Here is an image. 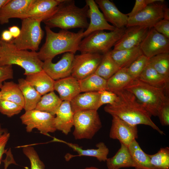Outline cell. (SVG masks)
Wrapping results in <instances>:
<instances>
[{
  "mask_svg": "<svg viewBox=\"0 0 169 169\" xmlns=\"http://www.w3.org/2000/svg\"><path fill=\"white\" fill-rule=\"evenodd\" d=\"M114 93L117 95L118 99L113 105H107L105 107L106 112L130 125H149L160 134H164L153 122L151 115L133 94L125 89Z\"/></svg>",
  "mask_w": 169,
  "mask_h": 169,
  "instance_id": "1",
  "label": "cell"
},
{
  "mask_svg": "<svg viewBox=\"0 0 169 169\" xmlns=\"http://www.w3.org/2000/svg\"><path fill=\"white\" fill-rule=\"evenodd\" d=\"M45 42L38 52L39 59L44 62L52 60L56 55L70 52L75 54L78 51L79 44L83 38L84 29L77 33L61 29L58 33L45 26Z\"/></svg>",
  "mask_w": 169,
  "mask_h": 169,
  "instance_id": "2",
  "label": "cell"
},
{
  "mask_svg": "<svg viewBox=\"0 0 169 169\" xmlns=\"http://www.w3.org/2000/svg\"><path fill=\"white\" fill-rule=\"evenodd\" d=\"M88 7L77 6L73 0H63L53 14L43 22L50 28L57 27L61 29L79 28L87 29L89 25Z\"/></svg>",
  "mask_w": 169,
  "mask_h": 169,
  "instance_id": "3",
  "label": "cell"
},
{
  "mask_svg": "<svg viewBox=\"0 0 169 169\" xmlns=\"http://www.w3.org/2000/svg\"><path fill=\"white\" fill-rule=\"evenodd\" d=\"M43 62L38 52L17 48L11 42L0 41V66L16 64L24 69V75L43 70Z\"/></svg>",
  "mask_w": 169,
  "mask_h": 169,
  "instance_id": "4",
  "label": "cell"
},
{
  "mask_svg": "<svg viewBox=\"0 0 169 169\" xmlns=\"http://www.w3.org/2000/svg\"><path fill=\"white\" fill-rule=\"evenodd\" d=\"M124 89L133 94L151 116H157L162 105L169 100L163 89L152 86L138 79L133 80Z\"/></svg>",
  "mask_w": 169,
  "mask_h": 169,
  "instance_id": "5",
  "label": "cell"
},
{
  "mask_svg": "<svg viewBox=\"0 0 169 169\" xmlns=\"http://www.w3.org/2000/svg\"><path fill=\"white\" fill-rule=\"evenodd\" d=\"M126 28L115 29L109 32L104 30L93 32L82 39L78 51L81 53L104 54L110 49L121 38Z\"/></svg>",
  "mask_w": 169,
  "mask_h": 169,
  "instance_id": "6",
  "label": "cell"
},
{
  "mask_svg": "<svg viewBox=\"0 0 169 169\" xmlns=\"http://www.w3.org/2000/svg\"><path fill=\"white\" fill-rule=\"evenodd\" d=\"M39 19L28 17L22 19L20 33L11 41L18 49L36 51L43 37L44 33Z\"/></svg>",
  "mask_w": 169,
  "mask_h": 169,
  "instance_id": "7",
  "label": "cell"
},
{
  "mask_svg": "<svg viewBox=\"0 0 169 169\" xmlns=\"http://www.w3.org/2000/svg\"><path fill=\"white\" fill-rule=\"evenodd\" d=\"M73 135L76 139H91L102 127L96 110H87L75 112L74 116Z\"/></svg>",
  "mask_w": 169,
  "mask_h": 169,
  "instance_id": "8",
  "label": "cell"
},
{
  "mask_svg": "<svg viewBox=\"0 0 169 169\" xmlns=\"http://www.w3.org/2000/svg\"><path fill=\"white\" fill-rule=\"evenodd\" d=\"M163 2L151 4L134 16L129 18L126 27L137 25L150 29L162 19L169 20V9Z\"/></svg>",
  "mask_w": 169,
  "mask_h": 169,
  "instance_id": "9",
  "label": "cell"
},
{
  "mask_svg": "<svg viewBox=\"0 0 169 169\" xmlns=\"http://www.w3.org/2000/svg\"><path fill=\"white\" fill-rule=\"evenodd\" d=\"M55 115L36 109L25 111L20 118L22 123L26 125V131L30 132L36 128L44 135L57 130L55 125Z\"/></svg>",
  "mask_w": 169,
  "mask_h": 169,
  "instance_id": "10",
  "label": "cell"
},
{
  "mask_svg": "<svg viewBox=\"0 0 169 169\" xmlns=\"http://www.w3.org/2000/svg\"><path fill=\"white\" fill-rule=\"evenodd\" d=\"M103 56L100 54L88 53L74 55L71 76L79 80L95 73Z\"/></svg>",
  "mask_w": 169,
  "mask_h": 169,
  "instance_id": "11",
  "label": "cell"
},
{
  "mask_svg": "<svg viewBox=\"0 0 169 169\" xmlns=\"http://www.w3.org/2000/svg\"><path fill=\"white\" fill-rule=\"evenodd\" d=\"M140 47L143 54L150 59L161 54L169 53V39L152 28Z\"/></svg>",
  "mask_w": 169,
  "mask_h": 169,
  "instance_id": "12",
  "label": "cell"
},
{
  "mask_svg": "<svg viewBox=\"0 0 169 169\" xmlns=\"http://www.w3.org/2000/svg\"><path fill=\"white\" fill-rule=\"evenodd\" d=\"M74 54L67 52L63 54L56 63L52 60L43 62V70L54 80H59L71 75L72 63Z\"/></svg>",
  "mask_w": 169,
  "mask_h": 169,
  "instance_id": "13",
  "label": "cell"
},
{
  "mask_svg": "<svg viewBox=\"0 0 169 169\" xmlns=\"http://www.w3.org/2000/svg\"><path fill=\"white\" fill-rule=\"evenodd\" d=\"M112 125L109 136L118 140L120 143L128 147L138 137L137 125H130L116 116H112Z\"/></svg>",
  "mask_w": 169,
  "mask_h": 169,
  "instance_id": "14",
  "label": "cell"
},
{
  "mask_svg": "<svg viewBox=\"0 0 169 169\" xmlns=\"http://www.w3.org/2000/svg\"><path fill=\"white\" fill-rule=\"evenodd\" d=\"M150 28L141 26L126 27L121 38L115 44L113 49H129L140 45Z\"/></svg>",
  "mask_w": 169,
  "mask_h": 169,
  "instance_id": "15",
  "label": "cell"
},
{
  "mask_svg": "<svg viewBox=\"0 0 169 169\" xmlns=\"http://www.w3.org/2000/svg\"><path fill=\"white\" fill-rule=\"evenodd\" d=\"M85 1L89 8L88 15L90 22L88 27L83 33V38L96 31L108 30L111 31L115 29V27L106 20L95 1L86 0Z\"/></svg>",
  "mask_w": 169,
  "mask_h": 169,
  "instance_id": "16",
  "label": "cell"
},
{
  "mask_svg": "<svg viewBox=\"0 0 169 169\" xmlns=\"http://www.w3.org/2000/svg\"><path fill=\"white\" fill-rule=\"evenodd\" d=\"M63 0H34L26 12L23 19L33 18L43 22L53 14Z\"/></svg>",
  "mask_w": 169,
  "mask_h": 169,
  "instance_id": "17",
  "label": "cell"
},
{
  "mask_svg": "<svg viewBox=\"0 0 169 169\" xmlns=\"http://www.w3.org/2000/svg\"><path fill=\"white\" fill-rule=\"evenodd\" d=\"M34 0H9L0 8V24L8 23L9 19H23L28 7Z\"/></svg>",
  "mask_w": 169,
  "mask_h": 169,
  "instance_id": "18",
  "label": "cell"
},
{
  "mask_svg": "<svg viewBox=\"0 0 169 169\" xmlns=\"http://www.w3.org/2000/svg\"><path fill=\"white\" fill-rule=\"evenodd\" d=\"M95 1L107 22L118 28L126 26L128 16L127 14L121 13L113 2L109 0H95Z\"/></svg>",
  "mask_w": 169,
  "mask_h": 169,
  "instance_id": "19",
  "label": "cell"
},
{
  "mask_svg": "<svg viewBox=\"0 0 169 169\" xmlns=\"http://www.w3.org/2000/svg\"><path fill=\"white\" fill-rule=\"evenodd\" d=\"M54 90L62 101L70 102L81 92L78 80L71 75L55 80Z\"/></svg>",
  "mask_w": 169,
  "mask_h": 169,
  "instance_id": "20",
  "label": "cell"
},
{
  "mask_svg": "<svg viewBox=\"0 0 169 169\" xmlns=\"http://www.w3.org/2000/svg\"><path fill=\"white\" fill-rule=\"evenodd\" d=\"M74 114L70 102L62 101L55 117L54 123L56 130L67 135L73 126Z\"/></svg>",
  "mask_w": 169,
  "mask_h": 169,
  "instance_id": "21",
  "label": "cell"
},
{
  "mask_svg": "<svg viewBox=\"0 0 169 169\" xmlns=\"http://www.w3.org/2000/svg\"><path fill=\"white\" fill-rule=\"evenodd\" d=\"M99 92H89L80 93L70 102L72 111L74 113L84 110H97L99 108Z\"/></svg>",
  "mask_w": 169,
  "mask_h": 169,
  "instance_id": "22",
  "label": "cell"
},
{
  "mask_svg": "<svg viewBox=\"0 0 169 169\" xmlns=\"http://www.w3.org/2000/svg\"><path fill=\"white\" fill-rule=\"evenodd\" d=\"M54 140L66 144L71 147L74 151H76L78 155L74 156L71 155H66L65 158L66 161L69 160L74 156H87L96 157L100 161H105L107 160V156L109 153V150L105 143L103 142H100L97 143L96 146L97 147L96 149H87L84 150L78 145L69 143L54 138Z\"/></svg>",
  "mask_w": 169,
  "mask_h": 169,
  "instance_id": "23",
  "label": "cell"
},
{
  "mask_svg": "<svg viewBox=\"0 0 169 169\" xmlns=\"http://www.w3.org/2000/svg\"><path fill=\"white\" fill-rule=\"evenodd\" d=\"M26 76V80L41 95L54 91L55 80L43 70Z\"/></svg>",
  "mask_w": 169,
  "mask_h": 169,
  "instance_id": "24",
  "label": "cell"
},
{
  "mask_svg": "<svg viewBox=\"0 0 169 169\" xmlns=\"http://www.w3.org/2000/svg\"><path fill=\"white\" fill-rule=\"evenodd\" d=\"M120 144V147L115 155L107 158L106 161L108 169H120L135 166L128 147L122 143Z\"/></svg>",
  "mask_w": 169,
  "mask_h": 169,
  "instance_id": "25",
  "label": "cell"
},
{
  "mask_svg": "<svg viewBox=\"0 0 169 169\" xmlns=\"http://www.w3.org/2000/svg\"><path fill=\"white\" fill-rule=\"evenodd\" d=\"M110 55L120 69L127 68L140 56L143 54L140 45L126 49L110 51Z\"/></svg>",
  "mask_w": 169,
  "mask_h": 169,
  "instance_id": "26",
  "label": "cell"
},
{
  "mask_svg": "<svg viewBox=\"0 0 169 169\" xmlns=\"http://www.w3.org/2000/svg\"><path fill=\"white\" fill-rule=\"evenodd\" d=\"M18 81L24 100L23 109L25 111L35 109L42 95L25 79H19Z\"/></svg>",
  "mask_w": 169,
  "mask_h": 169,
  "instance_id": "27",
  "label": "cell"
},
{
  "mask_svg": "<svg viewBox=\"0 0 169 169\" xmlns=\"http://www.w3.org/2000/svg\"><path fill=\"white\" fill-rule=\"evenodd\" d=\"M138 79L153 87L163 89L168 96L169 86L165 79L148 63Z\"/></svg>",
  "mask_w": 169,
  "mask_h": 169,
  "instance_id": "28",
  "label": "cell"
},
{
  "mask_svg": "<svg viewBox=\"0 0 169 169\" xmlns=\"http://www.w3.org/2000/svg\"><path fill=\"white\" fill-rule=\"evenodd\" d=\"M135 166V169H158L151 163L148 154L141 149L136 139L128 146Z\"/></svg>",
  "mask_w": 169,
  "mask_h": 169,
  "instance_id": "29",
  "label": "cell"
},
{
  "mask_svg": "<svg viewBox=\"0 0 169 169\" xmlns=\"http://www.w3.org/2000/svg\"><path fill=\"white\" fill-rule=\"evenodd\" d=\"M0 99L15 103L23 108L24 102L22 92L18 85L14 82L4 81L0 88Z\"/></svg>",
  "mask_w": 169,
  "mask_h": 169,
  "instance_id": "30",
  "label": "cell"
},
{
  "mask_svg": "<svg viewBox=\"0 0 169 169\" xmlns=\"http://www.w3.org/2000/svg\"><path fill=\"white\" fill-rule=\"evenodd\" d=\"M133 80L126 68L120 69L107 80L106 90L115 92L124 89Z\"/></svg>",
  "mask_w": 169,
  "mask_h": 169,
  "instance_id": "31",
  "label": "cell"
},
{
  "mask_svg": "<svg viewBox=\"0 0 169 169\" xmlns=\"http://www.w3.org/2000/svg\"><path fill=\"white\" fill-rule=\"evenodd\" d=\"M62 102L54 91L51 92L41 97L35 109L55 115Z\"/></svg>",
  "mask_w": 169,
  "mask_h": 169,
  "instance_id": "32",
  "label": "cell"
},
{
  "mask_svg": "<svg viewBox=\"0 0 169 169\" xmlns=\"http://www.w3.org/2000/svg\"><path fill=\"white\" fill-rule=\"evenodd\" d=\"M78 81L81 92H98L106 90L107 80L95 73Z\"/></svg>",
  "mask_w": 169,
  "mask_h": 169,
  "instance_id": "33",
  "label": "cell"
},
{
  "mask_svg": "<svg viewBox=\"0 0 169 169\" xmlns=\"http://www.w3.org/2000/svg\"><path fill=\"white\" fill-rule=\"evenodd\" d=\"M110 51L103 54L101 62L95 73L106 80L120 69L111 57Z\"/></svg>",
  "mask_w": 169,
  "mask_h": 169,
  "instance_id": "34",
  "label": "cell"
},
{
  "mask_svg": "<svg viewBox=\"0 0 169 169\" xmlns=\"http://www.w3.org/2000/svg\"><path fill=\"white\" fill-rule=\"evenodd\" d=\"M148 64L165 79L169 86V53H162L149 59Z\"/></svg>",
  "mask_w": 169,
  "mask_h": 169,
  "instance_id": "35",
  "label": "cell"
},
{
  "mask_svg": "<svg viewBox=\"0 0 169 169\" xmlns=\"http://www.w3.org/2000/svg\"><path fill=\"white\" fill-rule=\"evenodd\" d=\"M151 164L158 169H169V148H161L156 154L148 155Z\"/></svg>",
  "mask_w": 169,
  "mask_h": 169,
  "instance_id": "36",
  "label": "cell"
},
{
  "mask_svg": "<svg viewBox=\"0 0 169 169\" xmlns=\"http://www.w3.org/2000/svg\"><path fill=\"white\" fill-rule=\"evenodd\" d=\"M149 59L142 54L126 68L128 73L133 80L138 79L147 64Z\"/></svg>",
  "mask_w": 169,
  "mask_h": 169,
  "instance_id": "37",
  "label": "cell"
},
{
  "mask_svg": "<svg viewBox=\"0 0 169 169\" xmlns=\"http://www.w3.org/2000/svg\"><path fill=\"white\" fill-rule=\"evenodd\" d=\"M23 109L17 104L11 101L0 99V112L11 117L19 113Z\"/></svg>",
  "mask_w": 169,
  "mask_h": 169,
  "instance_id": "38",
  "label": "cell"
},
{
  "mask_svg": "<svg viewBox=\"0 0 169 169\" xmlns=\"http://www.w3.org/2000/svg\"><path fill=\"white\" fill-rule=\"evenodd\" d=\"M23 151L30 161V169H44V164L40 160L37 152L33 147L26 146L23 148Z\"/></svg>",
  "mask_w": 169,
  "mask_h": 169,
  "instance_id": "39",
  "label": "cell"
},
{
  "mask_svg": "<svg viewBox=\"0 0 169 169\" xmlns=\"http://www.w3.org/2000/svg\"><path fill=\"white\" fill-rule=\"evenodd\" d=\"M98 92L100 94L99 108L105 104L113 105L118 99L117 95L113 92L106 90H102Z\"/></svg>",
  "mask_w": 169,
  "mask_h": 169,
  "instance_id": "40",
  "label": "cell"
},
{
  "mask_svg": "<svg viewBox=\"0 0 169 169\" xmlns=\"http://www.w3.org/2000/svg\"><path fill=\"white\" fill-rule=\"evenodd\" d=\"M163 0H136L131 11L126 14L129 18L134 16L149 5L156 2H164Z\"/></svg>",
  "mask_w": 169,
  "mask_h": 169,
  "instance_id": "41",
  "label": "cell"
},
{
  "mask_svg": "<svg viewBox=\"0 0 169 169\" xmlns=\"http://www.w3.org/2000/svg\"><path fill=\"white\" fill-rule=\"evenodd\" d=\"M162 125H169V100L164 103L159 109L157 116Z\"/></svg>",
  "mask_w": 169,
  "mask_h": 169,
  "instance_id": "42",
  "label": "cell"
},
{
  "mask_svg": "<svg viewBox=\"0 0 169 169\" xmlns=\"http://www.w3.org/2000/svg\"><path fill=\"white\" fill-rule=\"evenodd\" d=\"M13 77V71L12 65L0 66V89L5 80Z\"/></svg>",
  "mask_w": 169,
  "mask_h": 169,
  "instance_id": "43",
  "label": "cell"
},
{
  "mask_svg": "<svg viewBox=\"0 0 169 169\" xmlns=\"http://www.w3.org/2000/svg\"><path fill=\"white\" fill-rule=\"evenodd\" d=\"M153 28L169 39V20L162 19L156 23Z\"/></svg>",
  "mask_w": 169,
  "mask_h": 169,
  "instance_id": "44",
  "label": "cell"
},
{
  "mask_svg": "<svg viewBox=\"0 0 169 169\" xmlns=\"http://www.w3.org/2000/svg\"><path fill=\"white\" fill-rule=\"evenodd\" d=\"M10 136V133L6 131L0 136V164L3 155L7 151V150L5 149V147L9 140Z\"/></svg>",
  "mask_w": 169,
  "mask_h": 169,
  "instance_id": "45",
  "label": "cell"
},
{
  "mask_svg": "<svg viewBox=\"0 0 169 169\" xmlns=\"http://www.w3.org/2000/svg\"><path fill=\"white\" fill-rule=\"evenodd\" d=\"M5 153L6 154V157L3 161L4 163V169H7L8 166L10 164L13 163L16 164V163L14 160L11 151H8Z\"/></svg>",
  "mask_w": 169,
  "mask_h": 169,
  "instance_id": "46",
  "label": "cell"
},
{
  "mask_svg": "<svg viewBox=\"0 0 169 169\" xmlns=\"http://www.w3.org/2000/svg\"><path fill=\"white\" fill-rule=\"evenodd\" d=\"M13 37L8 30H4L1 34V39L3 41L10 42L13 40Z\"/></svg>",
  "mask_w": 169,
  "mask_h": 169,
  "instance_id": "47",
  "label": "cell"
},
{
  "mask_svg": "<svg viewBox=\"0 0 169 169\" xmlns=\"http://www.w3.org/2000/svg\"><path fill=\"white\" fill-rule=\"evenodd\" d=\"M8 30L14 38H18L20 33V29L16 26H13L8 28Z\"/></svg>",
  "mask_w": 169,
  "mask_h": 169,
  "instance_id": "48",
  "label": "cell"
},
{
  "mask_svg": "<svg viewBox=\"0 0 169 169\" xmlns=\"http://www.w3.org/2000/svg\"><path fill=\"white\" fill-rule=\"evenodd\" d=\"M9 0H0V8L7 3Z\"/></svg>",
  "mask_w": 169,
  "mask_h": 169,
  "instance_id": "49",
  "label": "cell"
},
{
  "mask_svg": "<svg viewBox=\"0 0 169 169\" xmlns=\"http://www.w3.org/2000/svg\"><path fill=\"white\" fill-rule=\"evenodd\" d=\"M7 130L5 129L1 128L0 129V136H1L5 131Z\"/></svg>",
  "mask_w": 169,
  "mask_h": 169,
  "instance_id": "50",
  "label": "cell"
},
{
  "mask_svg": "<svg viewBox=\"0 0 169 169\" xmlns=\"http://www.w3.org/2000/svg\"><path fill=\"white\" fill-rule=\"evenodd\" d=\"M84 169H99L95 167L91 166V167H86Z\"/></svg>",
  "mask_w": 169,
  "mask_h": 169,
  "instance_id": "51",
  "label": "cell"
},
{
  "mask_svg": "<svg viewBox=\"0 0 169 169\" xmlns=\"http://www.w3.org/2000/svg\"><path fill=\"white\" fill-rule=\"evenodd\" d=\"M1 125L0 124V129H1Z\"/></svg>",
  "mask_w": 169,
  "mask_h": 169,
  "instance_id": "52",
  "label": "cell"
},
{
  "mask_svg": "<svg viewBox=\"0 0 169 169\" xmlns=\"http://www.w3.org/2000/svg\"><path fill=\"white\" fill-rule=\"evenodd\" d=\"M1 40V38L0 37V41Z\"/></svg>",
  "mask_w": 169,
  "mask_h": 169,
  "instance_id": "53",
  "label": "cell"
},
{
  "mask_svg": "<svg viewBox=\"0 0 169 169\" xmlns=\"http://www.w3.org/2000/svg\"><path fill=\"white\" fill-rule=\"evenodd\" d=\"M1 98H0V99Z\"/></svg>",
  "mask_w": 169,
  "mask_h": 169,
  "instance_id": "54",
  "label": "cell"
}]
</instances>
